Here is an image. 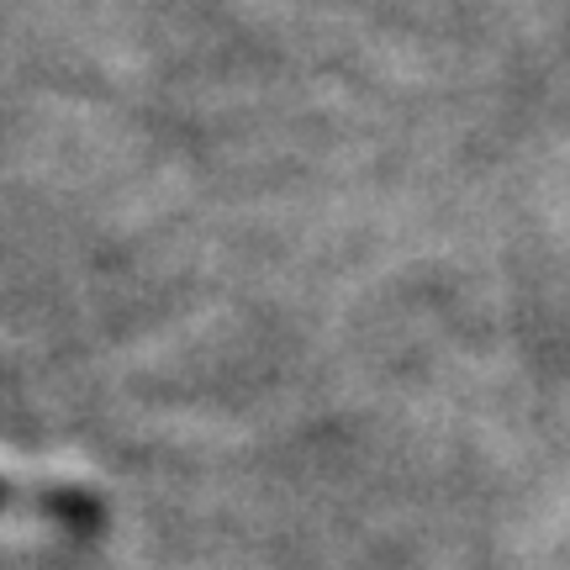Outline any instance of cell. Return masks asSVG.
Instances as JSON below:
<instances>
[]
</instances>
